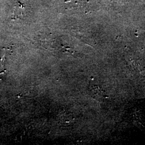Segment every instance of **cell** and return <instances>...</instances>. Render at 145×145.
<instances>
[{
  "label": "cell",
  "instance_id": "obj_1",
  "mask_svg": "<svg viewBox=\"0 0 145 145\" xmlns=\"http://www.w3.org/2000/svg\"><path fill=\"white\" fill-rule=\"evenodd\" d=\"M25 14L24 6L20 2L16 4L12 12V18L16 20L23 17Z\"/></svg>",
  "mask_w": 145,
  "mask_h": 145
},
{
  "label": "cell",
  "instance_id": "obj_2",
  "mask_svg": "<svg viewBox=\"0 0 145 145\" xmlns=\"http://www.w3.org/2000/svg\"><path fill=\"white\" fill-rule=\"evenodd\" d=\"M91 92L92 93V95L93 96V98H95L98 100H103L104 99H106L107 95L105 94L104 91L98 86L93 85L91 87Z\"/></svg>",
  "mask_w": 145,
  "mask_h": 145
}]
</instances>
